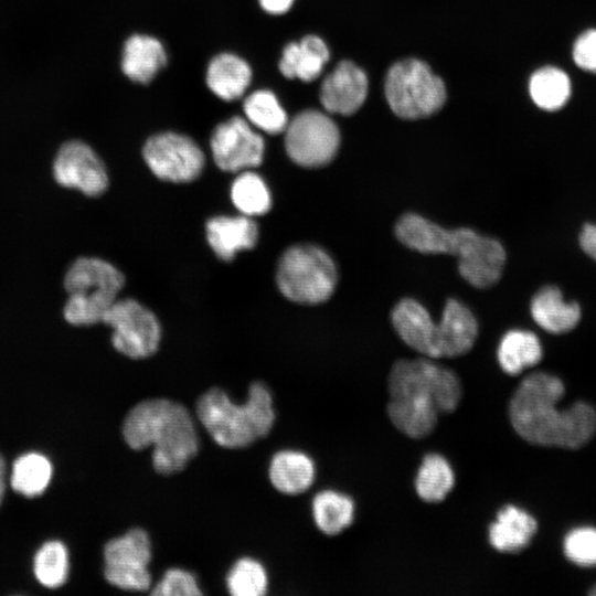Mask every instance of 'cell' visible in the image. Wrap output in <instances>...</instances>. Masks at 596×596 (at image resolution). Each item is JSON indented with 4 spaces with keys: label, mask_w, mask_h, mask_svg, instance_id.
<instances>
[{
    "label": "cell",
    "mask_w": 596,
    "mask_h": 596,
    "mask_svg": "<svg viewBox=\"0 0 596 596\" xmlns=\"http://www.w3.org/2000/svg\"><path fill=\"white\" fill-rule=\"evenodd\" d=\"M564 391L563 382L550 373L539 371L525 376L509 403V418L515 433L538 446H584L596 432V413L585 402L557 408Z\"/></svg>",
    "instance_id": "6da1fadb"
},
{
    "label": "cell",
    "mask_w": 596,
    "mask_h": 596,
    "mask_svg": "<svg viewBox=\"0 0 596 596\" xmlns=\"http://www.w3.org/2000/svg\"><path fill=\"white\" fill-rule=\"evenodd\" d=\"M386 412L393 426L411 438L433 433L440 414L454 412L462 387L458 375L433 359H400L387 376Z\"/></svg>",
    "instance_id": "7a4b0ae2"
},
{
    "label": "cell",
    "mask_w": 596,
    "mask_h": 596,
    "mask_svg": "<svg viewBox=\"0 0 596 596\" xmlns=\"http://www.w3.org/2000/svg\"><path fill=\"white\" fill-rule=\"evenodd\" d=\"M123 436L135 450L151 446L152 466L161 475L183 470L199 450L192 415L182 404L168 398L136 404L124 419Z\"/></svg>",
    "instance_id": "3957f363"
},
{
    "label": "cell",
    "mask_w": 596,
    "mask_h": 596,
    "mask_svg": "<svg viewBox=\"0 0 596 596\" xmlns=\"http://www.w3.org/2000/svg\"><path fill=\"white\" fill-rule=\"evenodd\" d=\"M195 413L212 439L230 449L267 436L275 422L272 393L258 381L249 385L244 404L235 403L221 389H210L198 398Z\"/></svg>",
    "instance_id": "277c9868"
},
{
    "label": "cell",
    "mask_w": 596,
    "mask_h": 596,
    "mask_svg": "<svg viewBox=\"0 0 596 596\" xmlns=\"http://www.w3.org/2000/svg\"><path fill=\"white\" fill-rule=\"evenodd\" d=\"M124 284V275L113 264L97 257L76 259L64 277L65 320L79 327L102 322Z\"/></svg>",
    "instance_id": "5b68a950"
},
{
    "label": "cell",
    "mask_w": 596,
    "mask_h": 596,
    "mask_svg": "<svg viewBox=\"0 0 596 596\" xmlns=\"http://www.w3.org/2000/svg\"><path fill=\"white\" fill-rule=\"evenodd\" d=\"M276 283L289 300L304 305L327 301L338 284V269L333 258L322 247L296 244L279 258Z\"/></svg>",
    "instance_id": "8992f818"
},
{
    "label": "cell",
    "mask_w": 596,
    "mask_h": 596,
    "mask_svg": "<svg viewBox=\"0 0 596 596\" xmlns=\"http://www.w3.org/2000/svg\"><path fill=\"white\" fill-rule=\"evenodd\" d=\"M385 97L393 113L404 119L428 117L446 102V87L423 61L407 58L391 66L385 78Z\"/></svg>",
    "instance_id": "52a82bcc"
},
{
    "label": "cell",
    "mask_w": 596,
    "mask_h": 596,
    "mask_svg": "<svg viewBox=\"0 0 596 596\" xmlns=\"http://www.w3.org/2000/svg\"><path fill=\"white\" fill-rule=\"evenodd\" d=\"M284 132L288 157L305 168H320L330 163L340 146L337 125L316 109H306L296 115Z\"/></svg>",
    "instance_id": "ba28073f"
},
{
    "label": "cell",
    "mask_w": 596,
    "mask_h": 596,
    "mask_svg": "<svg viewBox=\"0 0 596 596\" xmlns=\"http://www.w3.org/2000/svg\"><path fill=\"white\" fill-rule=\"evenodd\" d=\"M102 322L113 329L114 348L128 358L145 359L158 350L160 323L148 308L135 299H117Z\"/></svg>",
    "instance_id": "9c48e42d"
},
{
    "label": "cell",
    "mask_w": 596,
    "mask_h": 596,
    "mask_svg": "<svg viewBox=\"0 0 596 596\" xmlns=\"http://www.w3.org/2000/svg\"><path fill=\"white\" fill-rule=\"evenodd\" d=\"M104 576L120 589L145 592L151 585L148 565L151 561V542L148 533L134 528L124 535L109 540L104 546Z\"/></svg>",
    "instance_id": "30bf717a"
},
{
    "label": "cell",
    "mask_w": 596,
    "mask_h": 596,
    "mask_svg": "<svg viewBox=\"0 0 596 596\" xmlns=\"http://www.w3.org/2000/svg\"><path fill=\"white\" fill-rule=\"evenodd\" d=\"M453 247L450 255L457 258L458 272L472 287L486 289L500 280L507 253L498 240L461 226L455 228Z\"/></svg>",
    "instance_id": "8fae6325"
},
{
    "label": "cell",
    "mask_w": 596,
    "mask_h": 596,
    "mask_svg": "<svg viewBox=\"0 0 596 596\" xmlns=\"http://www.w3.org/2000/svg\"><path fill=\"white\" fill-rule=\"evenodd\" d=\"M142 153L157 178L175 183L195 180L205 163L204 153L194 140L171 131L151 136Z\"/></svg>",
    "instance_id": "7c38bea8"
},
{
    "label": "cell",
    "mask_w": 596,
    "mask_h": 596,
    "mask_svg": "<svg viewBox=\"0 0 596 596\" xmlns=\"http://www.w3.org/2000/svg\"><path fill=\"white\" fill-rule=\"evenodd\" d=\"M211 151L216 166L228 172L248 170L263 161V137L238 116L219 124L211 135Z\"/></svg>",
    "instance_id": "4fadbf2b"
},
{
    "label": "cell",
    "mask_w": 596,
    "mask_h": 596,
    "mask_svg": "<svg viewBox=\"0 0 596 596\" xmlns=\"http://www.w3.org/2000/svg\"><path fill=\"white\" fill-rule=\"evenodd\" d=\"M53 174L58 184L88 196L100 195L108 185L104 163L87 143L79 140L62 145L54 159Z\"/></svg>",
    "instance_id": "5bb4252c"
},
{
    "label": "cell",
    "mask_w": 596,
    "mask_h": 596,
    "mask_svg": "<svg viewBox=\"0 0 596 596\" xmlns=\"http://www.w3.org/2000/svg\"><path fill=\"white\" fill-rule=\"evenodd\" d=\"M391 322L401 340L423 356L439 359L440 324L414 298L401 299L391 311Z\"/></svg>",
    "instance_id": "9a60e30c"
},
{
    "label": "cell",
    "mask_w": 596,
    "mask_h": 596,
    "mask_svg": "<svg viewBox=\"0 0 596 596\" xmlns=\"http://www.w3.org/2000/svg\"><path fill=\"white\" fill-rule=\"evenodd\" d=\"M368 77L353 62L342 61L329 73L320 86V103L332 114L352 115L368 95Z\"/></svg>",
    "instance_id": "2e32d148"
},
{
    "label": "cell",
    "mask_w": 596,
    "mask_h": 596,
    "mask_svg": "<svg viewBox=\"0 0 596 596\" xmlns=\"http://www.w3.org/2000/svg\"><path fill=\"white\" fill-rule=\"evenodd\" d=\"M206 240L216 256L231 262L235 254L253 248L258 238L257 224L251 216L219 215L211 217L205 225Z\"/></svg>",
    "instance_id": "e0dca14e"
},
{
    "label": "cell",
    "mask_w": 596,
    "mask_h": 596,
    "mask_svg": "<svg viewBox=\"0 0 596 596\" xmlns=\"http://www.w3.org/2000/svg\"><path fill=\"white\" fill-rule=\"evenodd\" d=\"M440 323V358H456L468 353L478 337V321L462 301L448 298Z\"/></svg>",
    "instance_id": "ac0fdd59"
},
{
    "label": "cell",
    "mask_w": 596,
    "mask_h": 596,
    "mask_svg": "<svg viewBox=\"0 0 596 596\" xmlns=\"http://www.w3.org/2000/svg\"><path fill=\"white\" fill-rule=\"evenodd\" d=\"M530 311L535 323L546 332L562 334L579 322L582 310L573 300H566L556 286H544L531 299Z\"/></svg>",
    "instance_id": "d6986e66"
},
{
    "label": "cell",
    "mask_w": 596,
    "mask_h": 596,
    "mask_svg": "<svg viewBox=\"0 0 596 596\" xmlns=\"http://www.w3.org/2000/svg\"><path fill=\"white\" fill-rule=\"evenodd\" d=\"M396 238L407 248L428 255L447 254L451 230L417 214L404 213L394 226Z\"/></svg>",
    "instance_id": "ffe728a7"
},
{
    "label": "cell",
    "mask_w": 596,
    "mask_h": 596,
    "mask_svg": "<svg viewBox=\"0 0 596 596\" xmlns=\"http://www.w3.org/2000/svg\"><path fill=\"white\" fill-rule=\"evenodd\" d=\"M536 530L538 523L531 514L515 505H505L490 524L488 539L494 550L515 553L529 545Z\"/></svg>",
    "instance_id": "44dd1931"
},
{
    "label": "cell",
    "mask_w": 596,
    "mask_h": 596,
    "mask_svg": "<svg viewBox=\"0 0 596 596\" xmlns=\"http://www.w3.org/2000/svg\"><path fill=\"white\" fill-rule=\"evenodd\" d=\"M329 56L328 46L320 38L307 35L284 47L279 70L287 78L311 82L321 74Z\"/></svg>",
    "instance_id": "7402d4cb"
},
{
    "label": "cell",
    "mask_w": 596,
    "mask_h": 596,
    "mask_svg": "<svg viewBox=\"0 0 596 596\" xmlns=\"http://www.w3.org/2000/svg\"><path fill=\"white\" fill-rule=\"evenodd\" d=\"M166 63L164 47L152 36L135 34L124 45L121 70L134 82L149 83Z\"/></svg>",
    "instance_id": "603a6c76"
},
{
    "label": "cell",
    "mask_w": 596,
    "mask_h": 596,
    "mask_svg": "<svg viewBox=\"0 0 596 596\" xmlns=\"http://www.w3.org/2000/svg\"><path fill=\"white\" fill-rule=\"evenodd\" d=\"M251 79L249 65L231 53L214 56L206 70V85L213 94L227 102L243 96Z\"/></svg>",
    "instance_id": "cb8c5ba5"
},
{
    "label": "cell",
    "mask_w": 596,
    "mask_h": 596,
    "mask_svg": "<svg viewBox=\"0 0 596 596\" xmlns=\"http://www.w3.org/2000/svg\"><path fill=\"white\" fill-rule=\"evenodd\" d=\"M272 485L285 494L306 491L315 479V465L309 456L297 450H280L269 464Z\"/></svg>",
    "instance_id": "d4e9b609"
},
{
    "label": "cell",
    "mask_w": 596,
    "mask_h": 596,
    "mask_svg": "<svg viewBox=\"0 0 596 596\" xmlns=\"http://www.w3.org/2000/svg\"><path fill=\"white\" fill-rule=\"evenodd\" d=\"M542 354V345L538 336L523 329H512L505 332L497 350L499 365L509 375H518L525 369L538 364Z\"/></svg>",
    "instance_id": "484cf974"
},
{
    "label": "cell",
    "mask_w": 596,
    "mask_h": 596,
    "mask_svg": "<svg viewBox=\"0 0 596 596\" xmlns=\"http://www.w3.org/2000/svg\"><path fill=\"white\" fill-rule=\"evenodd\" d=\"M53 465L47 456L28 451L12 462L9 483L21 496L34 498L42 494L51 483Z\"/></svg>",
    "instance_id": "4316f807"
},
{
    "label": "cell",
    "mask_w": 596,
    "mask_h": 596,
    "mask_svg": "<svg viewBox=\"0 0 596 596\" xmlns=\"http://www.w3.org/2000/svg\"><path fill=\"white\" fill-rule=\"evenodd\" d=\"M312 515L317 528L324 534L336 535L347 529L354 519L351 498L334 490H323L312 500Z\"/></svg>",
    "instance_id": "83f0119b"
},
{
    "label": "cell",
    "mask_w": 596,
    "mask_h": 596,
    "mask_svg": "<svg viewBox=\"0 0 596 596\" xmlns=\"http://www.w3.org/2000/svg\"><path fill=\"white\" fill-rule=\"evenodd\" d=\"M572 87L567 74L554 66L535 71L529 81V93L534 104L549 111L562 108L571 96Z\"/></svg>",
    "instance_id": "f1b7e54d"
},
{
    "label": "cell",
    "mask_w": 596,
    "mask_h": 596,
    "mask_svg": "<svg viewBox=\"0 0 596 596\" xmlns=\"http://www.w3.org/2000/svg\"><path fill=\"white\" fill-rule=\"evenodd\" d=\"M455 483L449 462L438 454L425 456L415 478L418 497L429 503L443 501Z\"/></svg>",
    "instance_id": "f546056e"
},
{
    "label": "cell",
    "mask_w": 596,
    "mask_h": 596,
    "mask_svg": "<svg viewBox=\"0 0 596 596\" xmlns=\"http://www.w3.org/2000/svg\"><path fill=\"white\" fill-rule=\"evenodd\" d=\"M32 570L35 579L44 587L55 589L65 584L70 574V554L60 540H49L36 550Z\"/></svg>",
    "instance_id": "4dcf8cb0"
},
{
    "label": "cell",
    "mask_w": 596,
    "mask_h": 596,
    "mask_svg": "<svg viewBox=\"0 0 596 596\" xmlns=\"http://www.w3.org/2000/svg\"><path fill=\"white\" fill-rule=\"evenodd\" d=\"M246 120L255 128L269 135L285 131L288 117L276 95L266 89L249 94L243 104Z\"/></svg>",
    "instance_id": "1f68e13d"
},
{
    "label": "cell",
    "mask_w": 596,
    "mask_h": 596,
    "mask_svg": "<svg viewBox=\"0 0 596 596\" xmlns=\"http://www.w3.org/2000/svg\"><path fill=\"white\" fill-rule=\"evenodd\" d=\"M234 205L246 216L265 214L272 206V195L260 175L244 170L234 180L231 188Z\"/></svg>",
    "instance_id": "d6a6232c"
},
{
    "label": "cell",
    "mask_w": 596,
    "mask_h": 596,
    "mask_svg": "<svg viewBox=\"0 0 596 596\" xmlns=\"http://www.w3.org/2000/svg\"><path fill=\"white\" fill-rule=\"evenodd\" d=\"M267 586L265 567L251 557L237 560L226 575V587L233 596H263Z\"/></svg>",
    "instance_id": "836d02e7"
},
{
    "label": "cell",
    "mask_w": 596,
    "mask_h": 596,
    "mask_svg": "<svg viewBox=\"0 0 596 596\" xmlns=\"http://www.w3.org/2000/svg\"><path fill=\"white\" fill-rule=\"evenodd\" d=\"M564 553L579 566L596 565V529L584 526L571 531L564 540Z\"/></svg>",
    "instance_id": "e575fe53"
},
{
    "label": "cell",
    "mask_w": 596,
    "mask_h": 596,
    "mask_svg": "<svg viewBox=\"0 0 596 596\" xmlns=\"http://www.w3.org/2000/svg\"><path fill=\"white\" fill-rule=\"evenodd\" d=\"M157 596H196L201 595L195 576L182 568H169L161 581L151 590Z\"/></svg>",
    "instance_id": "d590c367"
},
{
    "label": "cell",
    "mask_w": 596,
    "mask_h": 596,
    "mask_svg": "<svg viewBox=\"0 0 596 596\" xmlns=\"http://www.w3.org/2000/svg\"><path fill=\"white\" fill-rule=\"evenodd\" d=\"M572 54L579 68L596 73V29L586 30L577 36Z\"/></svg>",
    "instance_id": "8d00e7d4"
},
{
    "label": "cell",
    "mask_w": 596,
    "mask_h": 596,
    "mask_svg": "<svg viewBox=\"0 0 596 596\" xmlns=\"http://www.w3.org/2000/svg\"><path fill=\"white\" fill-rule=\"evenodd\" d=\"M578 243L583 252L596 262V223H587L582 227Z\"/></svg>",
    "instance_id": "74e56055"
},
{
    "label": "cell",
    "mask_w": 596,
    "mask_h": 596,
    "mask_svg": "<svg viewBox=\"0 0 596 596\" xmlns=\"http://www.w3.org/2000/svg\"><path fill=\"white\" fill-rule=\"evenodd\" d=\"M294 0H259L260 7L268 13L283 14L292 6Z\"/></svg>",
    "instance_id": "f35d334b"
},
{
    "label": "cell",
    "mask_w": 596,
    "mask_h": 596,
    "mask_svg": "<svg viewBox=\"0 0 596 596\" xmlns=\"http://www.w3.org/2000/svg\"><path fill=\"white\" fill-rule=\"evenodd\" d=\"M6 488H7V467H6L4 459L0 454V505L4 498Z\"/></svg>",
    "instance_id": "ab89813d"
},
{
    "label": "cell",
    "mask_w": 596,
    "mask_h": 596,
    "mask_svg": "<svg viewBox=\"0 0 596 596\" xmlns=\"http://www.w3.org/2000/svg\"><path fill=\"white\" fill-rule=\"evenodd\" d=\"M589 594L596 596V585L593 586V588L589 590Z\"/></svg>",
    "instance_id": "60d3db41"
}]
</instances>
